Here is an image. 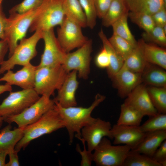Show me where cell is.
<instances>
[{
	"label": "cell",
	"mask_w": 166,
	"mask_h": 166,
	"mask_svg": "<svg viewBox=\"0 0 166 166\" xmlns=\"http://www.w3.org/2000/svg\"><path fill=\"white\" fill-rule=\"evenodd\" d=\"M105 98V96L97 93L93 103L87 108L76 106L64 108L54 101V108L60 114L67 129L70 144L72 143L74 136L78 139L81 137L82 129L95 121L96 118L92 117V113Z\"/></svg>",
	"instance_id": "1"
},
{
	"label": "cell",
	"mask_w": 166,
	"mask_h": 166,
	"mask_svg": "<svg viewBox=\"0 0 166 166\" xmlns=\"http://www.w3.org/2000/svg\"><path fill=\"white\" fill-rule=\"evenodd\" d=\"M65 128L60 114L54 106L37 121L23 128V136L16 144L14 150L18 152L21 149H24L32 140Z\"/></svg>",
	"instance_id": "2"
},
{
	"label": "cell",
	"mask_w": 166,
	"mask_h": 166,
	"mask_svg": "<svg viewBox=\"0 0 166 166\" xmlns=\"http://www.w3.org/2000/svg\"><path fill=\"white\" fill-rule=\"evenodd\" d=\"M65 16L62 0H43L29 28L30 32L43 31L60 26Z\"/></svg>",
	"instance_id": "3"
},
{
	"label": "cell",
	"mask_w": 166,
	"mask_h": 166,
	"mask_svg": "<svg viewBox=\"0 0 166 166\" xmlns=\"http://www.w3.org/2000/svg\"><path fill=\"white\" fill-rule=\"evenodd\" d=\"M38 11V7L23 13L10 14L5 32V39L9 47L8 58L13 54L18 42L25 38Z\"/></svg>",
	"instance_id": "4"
},
{
	"label": "cell",
	"mask_w": 166,
	"mask_h": 166,
	"mask_svg": "<svg viewBox=\"0 0 166 166\" xmlns=\"http://www.w3.org/2000/svg\"><path fill=\"white\" fill-rule=\"evenodd\" d=\"M69 73L62 65L37 66L34 89L39 95L50 97L60 88Z\"/></svg>",
	"instance_id": "5"
},
{
	"label": "cell",
	"mask_w": 166,
	"mask_h": 166,
	"mask_svg": "<svg viewBox=\"0 0 166 166\" xmlns=\"http://www.w3.org/2000/svg\"><path fill=\"white\" fill-rule=\"evenodd\" d=\"M42 39V31L37 30L30 37L19 42L11 56L5 60L0 67V74L12 70L17 65L23 66L30 63L37 55V44Z\"/></svg>",
	"instance_id": "6"
},
{
	"label": "cell",
	"mask_w": 166,
	"mask_h": 166,
	"mask_svg": "<svg viewBox=\"0 0 166 166\" xmlns=\"http://www.w3.org/2000/svg\"><path fill=\"white\" fill-rule=\"evenodd\" d=\"M131 149L126 145H113L104 137L93 150V161L98 166H123Z\"/></svg>",
	"instance_id": "7"
},
{
	"label": "cell",
	"mask_w": 166,
	"mask_h": 166,
	"mask_svg": "<svg viewBox=\"0 0 166 166\" xmlns=\"http://www.w3.org/2000/svg\"><path fill=\"white\" fill-rule=\"evenodd\" d=\"M10 92L0 104V116L3 119L20 113L40 97L34 89Z\"/></svg>",
	"instance_id": "8"
},
{
	"label": "cell",
	"mask_w": 166,
	"mask_h": 166,
	"mask_svg": "<svg viewBox=\"0 0 166 166\" xmlns=\"http://www.w3.org/2000/svg\"><path fill=\"white\" fill-rule=\"evenodd\" d=\"M92 50V41L89 39L76 51L66 53L62 66L68 72L76 71L80 78L87 79L90 73Z\"/></svg>",
	"instance_id": "9"
},
{
	"label": "cell",
	"mask_w": 166,
	"mask_h": 166,
	"mask_svg": "<svg viewBox=\"0 0 166 166\" xmlns=\"http://www.w3.org/2000/svg\"><path fill=\"white\" fill-rule=\"evenodd\" d=\"M57 30V40L66 53L78 48L89 40L82 31V28L77 22L65 17Z\"/></svg>",
	"instance_id": "10"
},
{
	"label": "cell",
	"mask_w": 166,
	"mask_h": 166,
	"mask_svg": "<svg viewBox=\"0 0 166 166\" xmlns=\"http://www.w3.org/2000/svg\"><path fill=\"white\" fill-rule=\"evenodd\" d=\"M54 99L41 96L33 104L20 113L4 118V121L11 124L14 122L18 127L24 128L38 120L45 113L53 108Z\"/></svg>",
	"instance_id": "11"
},
{
	"label": "cell",
	"mask_w": 166,
	"mask_h": 166,
	"mask_svg": "<svg viewBox=\"0 0 166 166\" xmlns=\"http://www.w3.org/2000/svg\"><path fill=\"white\" fill-rule=\"evenodd\" d=\"M44 43V51L38 67L55 66L62 65L66 53L60 45L53 28L42 31Z\"/></svg>",
	"instance_id": "12"
},
{
	"label": "cell",
	"mask_w": 166,
	"mask_h": 166,
	"mask_svg": "<svg viewBox=\"0 0 166 166\" xmlns=\"http://www.w3.org/2000/svg\"><path fill=\"white\" fill-rule=\"evenodd\" d=\"M111 123L97 118L90 124L84 127L81 137L86 142L87 149L92 152L104 137L112 139Z\"/></svg>",
	"instance_id": "13"
},
{
	"label": "cell",
	"mask_w": 166,
	"mask_h": 166,
	"mask_svg": "<svg viewBox=\"0 0 166 166\" xmlns=\"http://www.w3.org/2000/svg\"><path fill=\"white\" fill-rule=\"evenodd\" d=\"M111 134L114 145L123 144L129 146L131 149L135 148L140 144L145 135L139 126L117 124L112 126Z\"/></svg>",
	"instance_id": "14"
},
{
	"label": "cell",
	"mask_w": 166,
	"mask_h": 166,
	"mask_svg": "<svg viewBox=\"0 0 166 166\" xmlns=\"http://www.w3.org/2000/svg\"><path fill=\"white\" fill-rule=\"evenodd\" d=\"M111 80L113 87L117 89L118 96L122 98H126L142 83L141 73L132 71L123 65Z\"/></svg>",
	"instance_id": "15"
},
{
	"label": "cell",
	"mask_w": 166,
	"mask_h": 166,
	"mask_svg": "<svg viewBox=\"0 0 166 166\" xmlns=\"http://www.w3.org/2000/svg\"><path fill=\"white\" fill-rule=\"evenodd\" d=\"M124 103L136 109L144 116L149 117L158 113L151 101L147 86L142 83L133 90Z\"/></svg>",
	"instance_id": "16"
},
{
	"label": "cell",
	"mask_w": 166,
	"mask_h": 166,
	"mask_svg": "<svg viewBox=\"0 0 166 166\" xmlns=\"http://www.w3.org/2000/svg\"><path fill=\"white\" fill-rule=\"evenodd\" d=\"M37 66L30 63L23 66L16 72L7 70L0 78V81H4L10 85L18 86L22 89H34Z\"/></svg>",
	"instance_id": "17"
},
{
	"label": "cell",
	"mask_w": 166,
	"mask_h": 166,
	"mask_svg": "<svg viewBox=\"0 0 166 166\" xmlns=\"http://www.w3.org/2000/svg\"><path fill=\"white\" fill-rule=\"evenodd\" d=\"M77 72L73 70L69 72L54 100L61 106L67 108L76 106V93L79 85Z\"/></svg>",
	"instance_id": "18"
},
{
	"label": "cell",
	"mask_w": 166,
	"mask_h": 166,
	"mask_svg": "<svg viewBox=\"0 0 166 166\" xmlns=\"http://www.w3.org/2000/svg\"><path fill=\"white\" fill-rule=\"evenodd\" d=\"M166 139V130L145 133L142 140L133 151L152 157L161 143Z\"/></svg>",
	"instance_id": "19"
},
{
	"label": "cell",
	"mask_w": 166,
	"mask_h": 166,
	"mask_svg": "<svg viewBox=\"0 0 166 166\" xmlns=\"http://www.w3.org/2000/svg\"><path fill=\"white\" fill-rule=\"evenodd\" d=\"M140 43L144 57L148 63L159 66L166 69L165 48L147 42L142 38L138 41Z\"/></svg>",
	"instance_id": "20"
},
{
	"label": "cell",
	"mask_w": 166,
	"mask_h": 166,
	"mask_svg": "<svg viewBox=\"0 0 166 166\" xmlns=\"http://www.w3.org/2000/svg\"><path fill=\"white\" fill-rule=\"evenodd\" d=\"M162 67L147 63L141 73L142 83L146 86L166 87V72Z\"/></svg>",
	"instance_id": "21"
},
{
	"label": "cell",
	"mask_w": 166,
	"mask_h": 166,
	"mask_svg": "<svg viewBox=\"0 0 166 166\" xmlns=\"http://www.w3.org/2000/svg\"><path fill=\"white\" fill-rule=\"evenodd\" d=\"M9 124L0 132V151L8 153L14 149L16 144L23 135V128L18 127L11 130Z\"/></svg>",
	"instance_id": "22"
},
{
	"label": "cell",
	"mask_w": 166,
	"mask_h": 166,
	"mask_svg": "<svg viewBox=\"0 0 166 166\" xmlns=\"http://www.w3.org/2000/svg\"><path fill=\"white\" fill-rule=\"evenodd\" d=\"M98 34L103 47L106 49L109 56L110 63L107 69L108 76L111 79L122 67L124 60L112 46L102 30H100Z\"/></svg>",
	"instance_id": "23"
},
{
	"label": "cell",
	"mask_w": 166,
	"mask_h": 166,
	"mask_svg": "<svg viewBox=\"0 0 166 166\" xmlns=\"http://www.w3.org/2000/svg\"><path fill=\"white\" fill-rule=\"evenodd\" d=\"M129 11L140 12L151 15L166 5L164 0H124Z\"/></svg>",
	"instance_id": "24"
},
{
	"label": "cell",
	"mask_w": 166,
	"mask_h": 166,
	"mask_svg": "<svg viewBox=\"0 0 166 166\" xmlns=\"http://www.w3.org/2000/svg\"><path fill=\"white\" fill-rule=\"evenodd\" d=\"M62 6L65 17L82 28L87 26L85 17L78 0H62Z\"/></svg>",
	"instance_id": "25"
},
{
	"label": "cell",
	"mask_w": 166,
	"mask_h": 166,
	"mask_svg": "<svg viewBox=\"0 0 166 166\" xmlns=\"http://www.w3.org/2000/svg\"><path fill=\"white\" fill-rule=\"evenodd\" d=\"M129 11L124 0H113L102 18V24L105 27L111 26L122 16Z\"/></svg>",
	"instance_id": "26"
},
{
	"label": "cell",
	"mask_w": 166,
	"mask_h": 166,
	"mask_svg": "<svg viewBox=\"0 0 166 166\" xmlns=\"http://www.w3.org/2000/svg\"><path fill=\"white\" fill-rule=\"evenodd\" d=\"M144 116L136 109L123 103L121 106L120 113L117 124L138 126Z\"/></svg>",
	"instance_id": "27"
},
{
	"label": "cell",
	"mask_w": 166,
	"mask_h": 166,
	"mask_svg": "<svg viewBox=\"0 0 166 166\" xmlns=\"http://www.w3.org/2000/svg\"><path fill=\"white\" fill-rule=\"evenodd\" d=\"M147 63L137 41L136 46L125 59L123 65L132 71L142 73Z\"/></svg>",
	"instance_id": "28"
},
{
	"label": "cell",
	"mask_w": 166,
	"mask_h": 166,
	"mask_svg": "<svg viewBox=\"0 0 166 166\" xmlns=\"http://www.w3.org/2000/svg\"><path fill=\"white\" fill-rule=\"evenodd\" d=\"M128 12L124 14L111 26L113 28V34L126 40L135 47L137 45V41L132 34L128 25Z\"/></svg>",
	"instance_id": "29"
},
{
	"label": "cell",
	"mask_w": 166,
	"mask_h": 166,
	"mask_svg": "<svg viewBox=\"0 0 166 166\" xmlns=\"http://www.w3.org/2000/svg\"><path fill=\"white\" fill-rule=\"evenodd\" d=\"M151 101L158 113L166 114V87L147 86Z\"/></svg>",
	"instance_id": "30"
},
{
	"label": "cell",
	"mask_w": 166,
	"mask_h": 166,
	"mask_svg": "<svg viewBox=\"0 0 166 166\" xmlns=\"http://www.w3.org/2000/svg\"><path fill=\"white\" fill-rule=\"evenodd\" d=\"M123 166H161L152 158L131 149L126 156Z\"/></svg>",
	"instance_id": "31"
},
{
	"label": "cell",
	"mask_w": 166,
	"mask_h": 166,
	"mask_svg": "<svg viewBox=\"0 0 166 166\" xmlns=\"http://www.w3.org/2000/svg\"><path fill=\"white\" fill-rule=\"evenodd\" d=\"M139 128L144 133L166 130V114L158 113L149 116L146 121L139 126Z\"/></svg>",
	"instance_id": "32"
},
{
	"label": "cell",
	"mask_w": 166,
	"mask_h": 166,
	"mask_svg": "<svg viewBox=\"0 0 166 166\" xmlns=\"http://www.w3.org/2000/svg\"><path fill=\"white\" fill-rule=\"evenodd\" d=\"M108 40L116 51L124 61L134 48L128 41L113 34Z\"/></svg>",
	"instance_id": "33"
},
{
	"label": "cell",
	"mask_w": 166,
	"mask_h": 166,
	"mask_svg": "<svg viewBox=\"0 0 166 166\" xmlns=\"http://www.w3.org/2000/svg\"><path fill=\"white\" fill-rule=\"evenodd\" d=\"M128 18L144 32H148L155 26L151 15L144 13L129 11Z\"/></svg>",
	"instance_id": "34"
},
{
	"label": "cell",
	"mask_w": 166,
	"mask_h": 166,
	"mask_svg": "<svg viewBox=\"0 0 166 166\" xmlns=\"http://www.w3.org/2000/svg\"><path fill=\"white\" fill-rule=\"evenodd\" d=\"M145 42L154 44L162 47L166 46V34L162 27L155 26L148 32H144L141 35Z\"/></svg>",
	"instance_id": "35"
},
{
	"label": "cell",
	"mask_w": 166,
	"mask_h": 166,
	"mask_svg": "<svg viewBox=\"0 0 166 166\" xmlns=\"http://www.w3.org/2000/svg\"><path fill=\"white\" fill-rule=\"evenodd\" d=\"M84 13L87 26L91 29L94 28L97 17L94 0H78Z\"/></svg>",
	"instance_id": "36"
},
{
	"label": "cell",
	"mask_w": 166,
	"mask_h": 166,
	"mask_svg": "<svg viewBox=\"0 0 166 166\" xmlns=\"http://www.w3.org/2000/svg\"><path fill=\"white\" fill-rule=\"evenodd\" d=\"M43 0H23L20 3L12 7L9 10V14L23 13L32 9L38 8Z\"/></svg>",
	"instance_id": "37"
},
{
	"label": "cell",
	"mask_w": 166,
	"mask_h": 166,
	"mask_svg": "<svg viewBox=\"0 0 166 166\" xmlns=\"http://www.w3.org/2000/svg\"><path fill=\"white\" fill-rule=\"evenodd\" d=\"M82 143L84 147L83 151L81 150L79 145H77L76 150L81 156V160L80 165L81 166H91L93 161V154L92 152L87 149L85 145V141L81 137L78 138Z\"/></svg>",
	"instance_id": "38"
},
{
	"label": "cell",
	"mask_w": 166,
	"mask_h": 166,
	"mask_svg": "<svg viewBox=\"0 0 166 166\" xmlns=\"http://www.w3.org/2000/svg\"><path fill=\"white\" fill-rule=\"evenodd\" d=\"M95 62L96 65L100 68H107L109 66L110 63L109 56L104 47L96 56Z\"/></svg>",
	"instance_id": "39"
},
{
	"label": "cell",
	"mask_w": 166,
	"mask_h": 166,
	"mask_svg": "<svg viewBox=\"0 0 166 166\" xmlns=\"http://www.w3.org/2000/svg\"><path fill=\"white\" fill-rule=\"evenodd\" d=\"M113 0H94L97 17L102 19Z\"/></svg>",
	"instance_id": "40"
},
{
	"label": "cell",
	"mask_w": 166,
	"mask_h": 166,
	"mask_svg": "<svg viewBox=\"0 0 166 166\" xmlns=\"http://www.w3.org/2000/svg\"><path fill=\"white\" fill-rule=\"evenodd\" d=\"M152 158L160 165L161 163L166 161V140L161 143L156 150Z\"/></svg>",
	"instance_id": "41"
},
{
	"label": "cell",
	"mask_w": 166,
	"mask_h": 166,
	"mask_svg": "<svg viewBox=\"0 0 166 166\" xmlns=\"http://www.w3.org/2000/svg\"><path fill=\"white\" fill-rule=\"evenodd\" d=\"M151 16L155 26L162 27L166 25V7L161 9Z\"/></svg>",
	"instance_id": "42"
},
{
	"label": "cell",
	"mask_w": 166,
	"mask_h": 166,
	"mask_svg": "<svg viewBox=\"0 0 166 166\" xmlns=\"http://www.w3.org/2000/svg\"><path fill=\"white\" fill-rule=\"evenodd\" d=\"M7 18L2 10V6L0 7V39H5V32Z\"/></svg>",
	"instance_id": "43"
},
{
	"label": "cell",
	"mask_w": 166,
	"mask_h": 166,
	"mask_svg": "<svg viewBox=\"0 0 166 166\" xmlns=\"http://www.w3.org/2000/svg\"><path fill=\"white\" fill-rule=\"evenodd\" d=\"M9 50V47L7 41L5 39L0 40V65L4 60L5 57Z\"/></svg>",
	"instance_id": "44"
},
{
	"label": "cell",
	"mask_w": 166,
	"mask_h": 166,
	"mask_svg": "<svg viewBox=\"0 0 166 166\" xmlns=\"http://www.w3.org/2000/svg\"><path fill=\"white\" fill-rule=\"evenodd\" d=\"M18 152L14 149L9 152L8 155L9 156V161L6 164V166H19L20 164L18 155Z\"/></svg>",
	"instance_id": "45"
},
{
	"label": "cell",
	"mask_w": 166,
	"mask_h": 166,
	"mask_svg": "<svg viewBox=\"0 0 166 166\" xmlns=\"http://www.w3.org/2000/svg\"><path fill=\"white\" fill-rule=\"evenodd\" d=\"M12 90V86L6 83L4 85H0V95L6 92H10Z\"/></svg>",
	"instance_id": "46"
},
{
	"label": "cell",
	"mask_w": 166,
	"mask_h": 166,
	"mask_svg": "<svg viewBox=\"0 0 166 166\" xmlns=\"http://www.w3.org/2000/svg\"><path fill=\"white\" fill-rule=\"evenodd\" d=\"M8 153L0 151V166H6L5 160Z\"/></svg>",
	"instance_id": "47"
},
{
	"label": "cell",
	"mask_w": 166,
	"mask_h": 166,
	"mask_svg": "<svg viewBox=\"0 0 166 166\" xmlns=\"http://www.w3.org/2000/svg\"><path fill=\"white\" fill-rule=\"evenodd\" d=\"M3 121H4L3 117L2 116H0V128L2 126Z\"/></svg>",
	"instance_id": "48"
},
{
	"label": "cell",
	"mask_w": 166,
	"mask_h": 166,
	"mask_svg": "<svg viewBox=\"0 0 166 166\" xmlns=\"http://www.w3.org/2000/svg\"><path fill=\"white\" fill-rule=\"evenodd\" d=\"M164 31L166 34V25H164L162 27Z\"/></svg>",
	"instance_id": "49"
},
{
	"label": "cell",
	"mask_w": 166,
	"mask_h": 166,
	"mask_svg": "<svg viewBox=\"0 0 166 166\" xmlns=\"http://www.w3.org/2000/svg\"><path fill=\"white\" fill-rule=\"evenodd\" d=\"M3 0H0V7L2 6L1 4Z\"/></svg>",
	"instance_id": "50"
},
{
	"label": "cell",
	"mask_w": 166,
	"mask_h": 166,
	"mask_svg": "<svg viewBox=\"0 0 166 166\" xmlns=\"http://www.w3.org/2000/svg\"><path fill=\"white\" fill-rule=\"evenodd\" d=\"M165 4L166 5V0H164Z\"/></svg>",
	"instance_id": "51"
}]
</instances>
